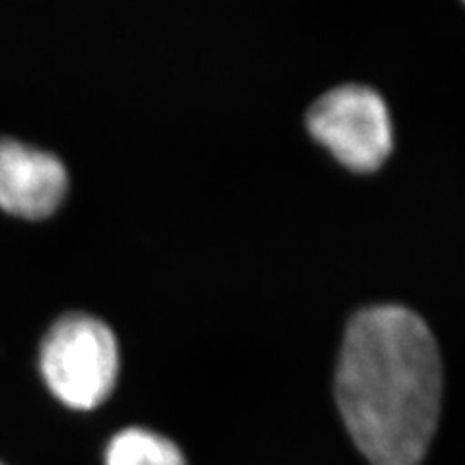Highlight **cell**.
I'll list each match as a JSON object with an SVG mask.
<instances>
[{"label": "cell", "instance_id": "cell-1", "mask_svg": "<svg viewBox=\"0 0 465 465\" xmlns=\"http://www.w3.org/2000/svg\"><path fill=\"white\" fill-rule=\"evenodd\" d=\"M336 401L372 465H419L439 427L442 359L427 322L400 304H376L347 324Z\"/></svg>", "mask_w": 465, "mask_h": 465}, {"label": "cell", "instance_id": "cell-2", "mask_svg": "<svg viewBox=\"0 0 465 465\" xmlns=\"http://www.w3.org/2000/svg\"><path fill=\"white\" fill-rule=\"evenodd\" d=\"M41 374L54 398L78 411L95 410L119 376V345L97 316L68 312L49 328L39 353Z\"/></svg>", "mask_w": 465, "mask_h": 465}, {"label": "cell", "instance_id": "cell-3", "mask_svg": "<svg viewBox=\"0 0 465 465\" xmlns=\"http://www.w3.org/2000/svg\"><path fill=\"white\" fill-rule=\"evenodd\" d=\"M307 124L311 134L353 171L376 169L391 150L388 107L367 85L347 84L326 92L309 109Z\"/></svg>", "mask_w": 465, "mask_h": 465}, {"label": "cell", "instance_id": "cell-4", "mask_svg": "<svg viewBox=\"0 0 465 465\" xmlns=\"http://www.w3.org/2000/svg\"><path fill=\"white\" fill-rule=\"evenodd\" d=\"M68 191V173L54 153L0 138V208L25 220L51 215Z\"/></svg>", "mask_w": 465, "mask_h": 465}, {"label": "cell", "instance_id": "cell-5", "mask_svg": "<svg viewBox=\"0 0 465 465\" xmlns=\"http://www.w3.org/2000/svg\"><path fill=\"white\" fill-rule=\"evenodd\" d=\"M104 465H186V460L181 448L167 436L143 427H130L113 436Z\"/></svg>", "mask_w": 465, "mask_h": 465}, {"label": "cell", "instance_id": "cell-6", "mask_svg": "<svg viewBox=\"0 0 465 465\" xmlns=\"http://www.w3.org/2000/svg\"><path fill=\"white\" fill-rule=\"evenodd\" d=\"M0 465H5V463H3V461H0Z\"/></svg>", "mask_w": 465, "mask_h": 465}]
</instances>
